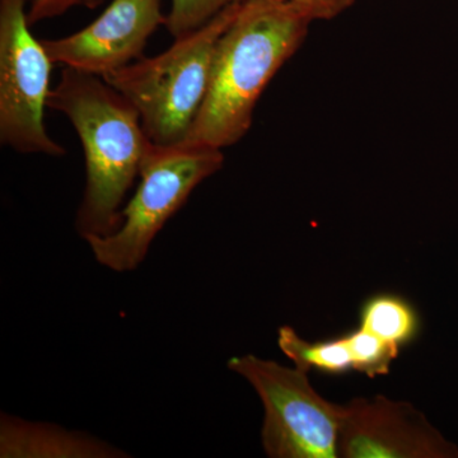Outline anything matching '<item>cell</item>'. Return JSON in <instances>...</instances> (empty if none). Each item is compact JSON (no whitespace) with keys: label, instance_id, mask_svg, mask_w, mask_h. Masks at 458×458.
Segmentation results:
<instances>
[{"label":"cell","instance_id":"obj_9","mask_svg":"<svg viewBox=\"0 0 458 458\" xmlns=\"http://www.w3.org/2000/svg\"><path fill=\"white\" fill-rule=\"evenodd\" d=\"M129 454L92 434L0 415L2 458H123Z\"/></svg>","mask_w":458,"mask_h":458},{"label":"cell","instance_id":"obj_14","mask_svg":"<svg viewBox=\"0 0 458 458\" xmlns=\"http://www.w3.org/2000/svg\"><path fill=\"white\" fill-rule=\"evenodd\" d=\"M105 0H32L27 17L30 26L60 16L74 7L98 8Z\"/></svg>","mask_w":458,"mask_h":458},{"label":"cell","instance_id":"obj_3","mask_svg":"<svg viewBox=\"0 0 458 458\" xmlns=\"http://www.w3.org/2000/svg\"><path fill=\"white\" fill-rule=\"evenodd\" d=\"M242 3L229 5L195 31L177 38L165 53L144 57L105 75L140 114L158 147H177L197 119L212 72L214 51Z\"/></svg>","mask_w":458,"mask_h":458},{"label":"cell","instance_id":"obj_10","mask_svg":"<svg viewBox=\"0 0 458 458\" xmlns=\"http://www.w3.org/2000/svg\"><path fill=\"white\" fill-rule=\"evenodd\" d=\"M360 327L401 349L417 339L420 318L405 298L381 293L361 304Z\"/></svg>","mask_w":458,"mask_h":458},{"label":"cell","instance_id":"obj_4","mask_svg":"<svg viewBox=\"0 0 458 458\" xmlns=\"http://www.w3.org/2000/svg\"><path fill=\"white\" fill-rule=\"evenodd\" d=\"M223 162L222 150L155 144L141 162L140 186L122 210L119 227L106 236L87 238L95 260L116 273L137 270L165 223Z\"/></svg>","mask_w":458,"mask_h":458},{"label":"cell","instance_id":"obj_2","mask_svg":"<svg viewBox=\"0 0 458 458\" xmlns=\"http://www.w3.org/2000/svg\"><path fill=\"white\" fill-rule=\"evenodd\" d=\"M47 107L64 114L82 141L86 188L75 229L83 240L106 236L119 227L126 192L155 144L131 102L98 75L64 66Z\"/></svg>","mask_w":458,"mask_h":458},{"label":"cell","instance_id":"obj_13","mask_svg":"<svg viewBox=\"0 0 458 458\" xmlns=\"http://www.w3.org/2000/svg\"><path fill=\"white\" fill-rule=\"evenodd\" d=\"M243 2L246 0H172L165 26L174 38H181L209 22L223 9Z\"/></svg>","mask_w":458,"mask_h":458},{"label":"cell","instance_id":"obj_1","mask_svg":"<svg viewBox=\"0 0 458 458\" xmlns=\"http://www.w3.org/2000/svg\"><path fill=\"white\" fill-rule=\"evenodd\" d=\"M312 21L284 0H246L214 51L203 105L182 144L222 150L249 132L259 98Z\"/></svg>","mask_w":458,"mask_h":458},{"label":"cell","instance_id":"obj_15","mask_svg":"<svg viewBox=\"0 0 458 458\" xmlns=\"http://www.w3.org/2000/svg\"><path fill=\"white\" fill-rule=\"evenodd\" d=\"M312 21L334 20L351 8L355 0H284Z\"/></svg>","mask_w":458,"mask_h":458},{"label":"cell","instance_id":"obj_7","mask_svg":"<svg viewBox=\"0 0 458 458\" xmlns=\"http://www.w3.org/2000/svg\"><path fill=\"white\" fill-rule=\"evenodd\" d=\"M339 457L458 458V445L412 403L376 394L343 405Z\"/></svg>","mask_w":458,"mask_h":458},{"label":"cell","instance_id":"obj_6","mask_svg":"<svg viewBox=\"0 0 458 458\" xmlns=\"http://www.w3.org/2000/svg\"><path fill=\"white\" fill-rule=\"evenodd\" d=\"M27 0H0V140L21 153L60 157L45 128L51 62L30 31Z\"/></svg>","mask_w":458,"mask_h":458},{"label":"cell","instance_id":"obj_11","mask_svg":"<svg viewBox=\"0 0 458 458\" xmlns=\"http://www.w3.org/2000/svg\"><path fill=\"white\" fill-rule=\"evenodd\" d=\"M278 346L294 367L303 372L343 375L354 370V360L345 335L324 342H309L298 335L292 327H282L278 330Z\"/></svg>","mask_w":458,"mask_h":458},{"label":"cell","instance_id":"obj_8","mask_svg":"<svg viewBox=\"0 0 458 458\" xmlns=\"http://www.w3.org/2000/svg\"><path fill=\"white\" fill-rule=\"evenodd\" d=\"M165 23L161 0H113L86 29L42 44L53 64L105 77L140 59L148 38Z\"/></svg>","mask_w":458,"mask_h":458},{"label":"cell","instance_id":"obj_5","mask_svg":"<svg viewBox=\"0 0 458 458\" xmlns=\"http://www.w3.org/2000/svg\"><path fill=\"white\" fill-rule=\"evenodd\" d=\"M264 406L261 445L271 458L339 457L343 405L324 399L309 373L254 354L229 358Z\"/></svg>","mask_w":458,"mask_h":458},{"label":"cell","instance_id":"obj_12","mask_svg":"<svg viewBox=\"0 0 458 458\" xmlns=\"http://www.w3.org/2000/svg\"><path fill=\"white\" fill-rule=\"evenodd\" d=\"M345 337L354 360L355 372L369 376V378L387 375L394 361L399 357L400 348L379 339L364 328L358 327L345 334Z\"/></svg>","mask_w":458,"mask_h":458}]
</instances>
